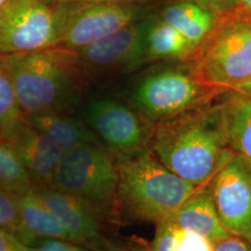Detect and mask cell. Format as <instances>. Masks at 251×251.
Segmentation results:
<instances>
[{"instance_id": "26", "label": "cell", "mask_w": 251, "mask_h": 251, "mask_svg": "<svg viewBox=\"0 0 251 251\" xmlns=\"http://www.w3.org/2000/svg\"><path fill=\"white\" fill-rule=\"evenodd\" d=\"M200 6L214 12L219 17H229L236 12V0H192Z\"/></svg>"}, {"instance_id": "14", "label": "cell", "mask_w": 251, "mask_h": 251, "mask_svg": "<svg viewBox=\"0 0 251 251\" xmlns=\"http://www.w3.org/2000/svg\"><path fill=\"white\" fill-rule=\"evenodd\" d=\"M209 183L188 198L168 218L179 228L198 233L215 244L231 233L225 230L221 223Z\"/></svg>"}, {"instance_id": "29", "label": "cell", "mask_w": 251, "mask_h": 251, "mask_svg": "<svg viewBox=\"0 0 251 251\" xmlns=\"http://www.w3.org/2000/svg\"><path fill=\"white\" fill-rule=\"evenodd\" d=\"M93 250L95 251H149V250H143L140 248L110 242L106 239H103L101 242H100Z\"/></svg>"}, {"instance_id": "34", "label": "cell", "mask_w": 251, "mask_h": 251, "mask_svg": "<svg viewBox=\"0 0 251 251\" xmlns=\"http://www.w3.org/2000/svg\"><path fill=\"white\" fill-rule=\"evenodd\" d=\"M0 139H1V127H0Z\"/></svg>"}, {"instance_id": "23", "label": "cell", "mask_w": 251, "mask_h": 251, "mask_svg": "<svg viewBox=\"0 0 251 251\" xmlns=\"http://www.w3.org/2000/svg\"><path fill=\"white\" fill-rule=\"evenodd\" d=\"M149 251H177V225L170 218L155 224V233Z\"/></svg>"}, {"instance_id": "33", "label": "cell", "mask_w": 251, "mask_h": 251, "mask_svg": "<svg viewBox=\"0 0 251 251\" xmlns=\"http://www.w3.org/2000/svg\"><path fill=\"white\" fill-rule=\"evenodd\" d=\"M7 1H8V0H0V9L3 8V6L5 5V3H6Z\"/></svg>"}, {"instance_id": "28", "label": "cell", "mask_w": 251, "mask_h": 251, "mask_svg": "<svg viewBox=\"0 0 251 251\" xmlns=\"http://www.w3.org/2000/svg\"><path fill=\"white\" fill-rule=\"evenodd\" d=\"M0 251H33V247L24 244L9 231L0 229Z\"/></svg>"}, {"instance_id": "27", "label": "cell", "mask_w": 251, "mask_h": 251, "mask_svg": "<svg viewBox=\"0 0 251 251\" xmlns=\"http://www.w3.org/2000/svg\"><path fill=\"white\" fill-rule=\"evenodd\" d=\"M213 251H251V241L230 234L214 244Z\"/></svg>"}, {"instance_id": "12", "label": "cell", "mask_w": 251, "mask_h": 251, "mask_svg": "<svg viewBox=\"0 0 251 251\" xmlns=\"http://www.w3.org/2000/svg\"><path fill=\"white\" fill-rule=\"evenodd\" d=\"M33 191L56 217L72 241L93 249L104 239V222L89 204L51 185L34 184Z\"/></svg>"}, {"instance_id": "13", "label": "cell", "mask_w": 251, "mask_h": 251, "mask_svg": "<svg viewBox=\"0 0 251 251\" xmlns=\"http://www.w3.org/2000/svg\"><path fill=\"white\" fill-rule=\"evenodd\" d=\"M1 141L14 150L35 184L50 185L63 150L25 119L2 130Z\"/></svg>"}, {"instance_id": "17", "label": "cell", "mask_w": 251, "mask_h": 251, "mask_svg": "<svg viewBox=\"0 0 251 251\" xmlns=\"http://www.w3.org/2000/svg\"><path fill=\"white\" fill-rule=\"evenodd\" d=\"M25 117L30 125L48 136L63 152L81 144L102 145L90 126L74 118L63 116L59 112H42Z\"/></svg>"}, {"instance_id": "7", "label": "cell", "mask_w": 251, "mask_h": 251, "mask_svg": "<svg viewBox=\"0 0 251 251\" xmlns=\"http://www.w3.org/2000/svg\"><path fill=\"white\" fill-rule=\"evenodd\" d=\"M225 92L206 86L191 73L167 69L144 78L135 91L137 107L153 121H163L206 105Z\"/></svg>"}, {"instance_id": "5", "label": "cell", "mask_w": 251, "mask_h": 251, "mask_svg": "<svg viewBox=\"0 0 251 251\" xmlns=\"http://www.w3.org/2000/svg\"><path fill=\"white\" fill-rule=\"evenodd\" d=\"M224 18L191 59L190 73L206 86L230 91L251 79V21Z\"/></svg>"}, {"instance_id": "30", "label": "cell", "mask_w": 251, "mask_h": 251, "mask_svg": "<svg viewBox=\"0 0 251 251\" xmlns=\"http://www.w3.org/2000/svg\"><path fill=\"white\" fill-rule=\"evenodd\" d=\"M237 7L236 11L241 13V18L246 16L247 20L251 21V0H236Z\"/></svg>"}, {"instance_id": "1", "label": "cell", "mask_w": 251, "mask_h": 251, "mask_svg": "<svg viewBox=\"0 0 251 251\" xmlns=\"http://www.w3.org/2000/svg\"><path fill=\"white\" fill-rule=\"evenodd\" d=\"M150 150L166 168L197 187L207 185L234 153L226 139L221 104L158 122Z\"/></svg>"}, {"instance_id": "15", "label": "cell", "mask_w": 251, "mask_h": 251, "mask_svg": "<svg viewBox=\"0 0 251 251\" xmlns=\"http://www.w3.org/2000/svg\"><path fill=\"white\" fill-rule=\"evenodd\" d=\"M20 233L18 238L27 246L33 247L40 239L58 238L72 241L63 226L39 199L33 188L19 196Z\"/></svg>"}, {"instance_id": "31", "label": "cell", "mask_w": 251, "mask_h": 251, "mask_svg": "<svg viewBox=\"0 0 251 251\" xmlns=\"http://www.w3.org/2000/svg\"><path fill=\"white\" fill-rule=\"evenodd\" d=\"M230 91L238 93V94H241V95H244V96H247V97H249V98L251 99V79L246 81V82H244L242 84L234 87Z\"/></svg>"}, {"instance_id": "11", "label": "cell", "mask_w": 251, "mask_h": 251, "mask_svg": "<svg viewBox=\"0 0 251 251\" xmlns=\"http://www.w3.org/2000/svg\"><path fill=\"white\" fill-rule=\"evenodd\" d=\"M147 28L137 21L74 51L85 68L131 69L146 61Z\"/></svg>"}, {"instance_id": "2", "label": "cell", "mask_w": 251, "mask_h": 251, "mask_svg": "<svg viewBox=\"0 0 251 251\" xmlns=\"http://www.w3.org/2000/svg\"><path fill=\"white\" fill-rule=\"evenodd\" d=\"M24 115L56 111L78 95L85 67L76 53L63 47L0 55Z\"/></svg>"}, {"instance_id": "3", "label": "cell", "mask_w": 251, "mask_h": 251, "mask_svg": "<svg viewBox=\"0 0 251 251\" xmlns=\"http://www.w3.org/2000/svg\"><path fill=\"white\" fill-rule=\"evenodd\" d=\"M117 208L118 222L134 221L154 225L172 215L197 187L166 168L148 150L117 160Z\"/></svg>"}, {"instance_id": "19", "label": "cell", "mask_w": 251, "mask_h": 251, "mask_svg": "<svg viewBox=\"0 0 251 251\" xmlns=\"http://www.w3.org/2000/svg\"><path fill=\"white\" fill-rule=\"evenodd\" d=\"M195 52L188 40L161 19L147 28L146 60H191Z\"/></svg>"}, {"instance_id": "24", "label": "cell", "mask_w": 251, "mask_h": 251, "mask_svg": "<svg viewBox=\"0 0 251 251\" xmlns=\"http://www.w3.org/2000/svg\"><path fill=\"white\" fill-rule=\"evenodd\" d=\"M214 244L177 225V251H213Z\"/></svg>"}, {"instance_id": "9", "label": "cell", "mask_w": 251, "mask_h": 251, "mask_svg": "<svg viewBox=\"0 0 251 251\" xmlns=\"http://www.w3.org/2000/svg\"><path fill=\"white\" fill-rule=\"evenodd\" d=\"M90 129L117 160L150 150L152 128L134 111L116 100L92 101L87 110Z\"/></svg>"}, {"instance_id": "20", "label": "cell", "mask_w": 251, "mask_h": 251, "mask_svg": "<svg viewBox=\"0 0 251 251\" xmlns=\"http://www.w3.org/2000/svg\"><path fill=\"white\" fill-rule=\"evenodd\" d=\"M34 184L16 152L0 140V187L19 197L30 192Z\"/></svg>"}, {"instance_id": "4", "label": "cell", "mask_w": 251, "mask_h": 251, "mask_svg": "<svg viewBox=\"0 0 251 251\" xmlns=\"http://www.w3.org/2000/svg\"><path fill=\"white\" fill-rule=\"evenodd\" d=\"M117 184V157L103 145L85 144L64 152L50 185L89 204L104 223L119 224Z\"/></svg>"}, {"instance_id": "18", "label": "cell", "mask_w": 251, "mask_h": 251, "mask_svg": "<svg viewBox=\"0 0 251 251\" xmlns=\"http://www.w3.org/2000/svg\"><path fill=\"white\" fill-rule=\"evenodd\" d=\"M229 93L221 104L226 139L232 151L251 166V99Z\"/></svg>"}, {"instance_id": "32", "label": "cell", "mask_w": 251, "mask_h": 251, "mask_svg": "<svg viewBox=\"0 0 251 251\" xmlns=\"http://www.w3.org/2000/svg\"><path fill=\"white\" fill-rule=\"evenodd\" d=\"M54 2H71V1H111V2H131L138 3L144 0H53Z\"/></svg>"}, {"instance_id": "16", "label": "cell", "mask_w": 251, "mask_h": 251, "mask_svg": "<svg viewBox=\"0 0 251 251\" xmlns=\"http://www.w3.org/2000/svg\"><path fill=\"white\" fill-rule=\"evenodd\" d=\"M161 20L175 27L188 40L195 51L212 34L220 22L214 12L192 0L168 6L162 12Z\"/></svg>"}, {"instance_id": "25", "label": "cell", "mask_w": 251, "mask_h": 251, "mask_svg": "<svg viewBox=\"0 0 251 251\" xmlns=\"http://www.w3.org/2000/svg\"><path fill=\"white\" fill-rule=\"evenodd\" d=\"M33 251H95L90 247L79 243L58 239L45 238L40 239L33 246Z\"/></svg>"}, {"instance_id": "6", "label": "cell", "mask_w": 251, "mask_h": 251, "mask_svg": "<svg viewBox=\"0 0 251 251\" xmlns=\"http://www.w3.org/2000/svg\"><path fill=\"white\" fill-rule=\"evenodd\" d=\"M59 35L53 0H8L0 9V55L56 47Z\"/></svg>"}, {"instance_id": "22", "label": "cell", "mask_w": 251, "mask_h": 251, "mask_svg": "<svg viewBox=\"0 0 251 251\" xmlns=\"http://www.w3.org/2000/svg\"><path fill=\"white\" fill-rule=\"evenodd\" d=\"M0 229L18 237L20 233L18 196L0 187Z\"/></svg>"}, {"instance_id": "8", "label": "cell", "mask_w": 251, "mask_h": 251, "mask_svg": "<svg viewBox=\"0 0 251 251\" xmlns=\"http://www.w3.org/2000/svg\"><path fill=\"white\" fill-rule=\"evenodd\" d=\"M58 47L76 50L139 20L141 9L131 2H57Z\"/></svg>"}, {"instance_id": "21", "label": "cell", "mask_w": 251, "mask_h": 251, "mask_svg": "<svg viewBox=\"0 0 251 251\" xmlns=\"http://www.w3.org/2000/svg\"><path fill=\"white\" fill-rule=\"evenodd\" d=\"M25 119L19 107L15 90L9 73L0 59V127L3 129Z\"/></svg>"}, {"instance_id": "10", "label": "cell", "mask_w": 251, "mask_h": 251, "mask_svg": "<svg viewBox=\"0 0 251 251\" xmlns=\"http://www.w3.org/2000/svg\"><path fill=\"white\" fill-rule=\"evenodd\" d=\"M216 210L225 230L251 241V166L233 153L211 179Z\"/></svg>"}]
</instances>
